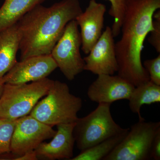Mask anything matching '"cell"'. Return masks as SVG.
I'll return each instance as SVG.
<instances>
[{
  "instance_id": "cell-1",
  "label": "cell",
  "mask_w": 160,
  "mask_h": 160,
  "mask_svg": "<svg viewBox=\"0 0 160 160\" xmlns=\"http://www.w3.org/2000/svg\"><path fill=\"white\" fill-rule=\"evenodd\" d=\"M160 0H131L121 26V39L115 45L118 75L135 87L150 81L143 66L142 52L148 34L153 30V15Z\"/></svg>"
},
{
  "instance_id": "cell-2",
  "label": "cell",
  "mask_w": 160,
  "mask_h": 160,
  "mask_svg": "<svg viewBox=\"0 0 160 160\" xmlns=\"http://www.w3.org/2000/svg\"><path fill=\"white\" fill-rule=\"evenodd\" d=\"M82 12L79 0H62L50 7L38 5L27 12L17 23L20 60L50 54L66 25Z\"/></svg>"
},
{
  "instance_id": "cell-3",
  "label": "cell",
  "mask_w": 160,
  "mask_h": 160,
  "mask_svg": "<svg viewBox=\"0 0 160 160\" xmlns=\"http://www.w3.org/2000/svg\"><path fill=\"white\" fill-rule=\"evenodd\" d=\"M45 96L38 102L30 115L52 127L76 122L82 101L80 97L72 94L66 83L54 81Z\"/></svg>"
},
{
  "instance_id": "cell-4",
  "label": "cell",
  "mask_w": 160,
  "mask_h": 160,
  "mask_svg": "<svg viewBox=\"0 0 160 160\" xmlns=\"http://www.w3.org/2000/svg\"><path fill=\"white\" fill-rule=\"evenodd\" d=\"M53 82L47 78L29 84H5L0 97V119L17 120L29 114Z\"/></svg>"
},
{
  "instance_id": "cell-5",
  "label": "cell",
  "mask_w": 160,
  "mask_h": 160,
  "mask_svg": "<svg viewBox=\"0 0 160 160\" xmlns=\"http://www.w3.org/2000/svg\"><path fill=\"white\" fill-rule=\"evenodd\" d=\"M111 104L99 103L88 115L78 118L73 129V136L78 149L81 152L122 133L127 129L118 125L110 112Z\"/></svg>"
},
{
  "instance_id": "cell-6",
  "label": "cell",
  "mask_w": 160,
  "mask_h": 160,
  "mask_svg": "<svg viewBox=\"0 0 160 160\" xmlns=\"http://www.w3.org/2000/svg\"><path fill=\"white\" fill-rule=\"evenodd\" d=\"M160 130L159 122L139 121L131 126L122 141L103 160H150L152 144Z\"/></svg>"
},
{
  "instance_id": "cell-7",
  "label": "cell",
  "mask_w": 160,
  "mask_h": 160,
  "mask_svg": "<svg viewBox=\"0 0 160 160\" xmlns=\"http://www.w3.org/2000/svg\"><path fill=\"white\" fill-rule=\"evenodd\" d=\"M81 46L78 26L76 20H72L66 25L50 53L58 68L69 81L74 80L84 70L85 62L80 52Z\"/></svg>"
},
{
  "instance_id": "cell-8",
  "label": "cell",
  "mask_w": 160,
  "mask_h": 160,
  "mask_svg": "<svg viewBox=\"0 0 160 160\" xmlns=\"http://www.w3.org/2000/svg\"><path fill=\"white\" fill-rule=\"evenodd\" d=\"M57 130L29 114L17 120L10 144V152L22 155L33 151L44 141L53 138Z\"/></svg>"
},
{
  "instance_id": "cell-9",
  "label": "cell",
  "mask_w": 160,
  "mask_h": 160,
  "mask_svg": "<svg viewBox=\"0 0 160 160\" xmlns=\"http://www.w3.org/2000/svg\"><path fill=\"white\" fill-rule=\"evenodd\" d=\"M114 37L111 27L107 26L99 39L84 58V70L94 74L113 75L118 72Z\"/></svg>"
},
{
  "instance_id": "cell-10",
  "label": "cell",
  "mask_w": 160,
  "mask_h": 160,
  "mask_svg": "<svg viewBox=\"0 0 160 160\" xmlns=\"http://www.w3.org/2000/svg\"><path fill=\"white\" fill-rule=\"evenodd\" d=\"M57 68L51 54L31 57L17 62L2 80L13 85L36 82L47 78Z\"/></svg>"
},
{
  "instance_id": "cell-11",
  "label": "cell",
  "mask_w": 160,
  "mask_h": 160,
  "mask_svg": "<svg viewBox=\"0 0 160 160\" xmlns=\"http://www.w3.org/2000/svg\"><path fill=\"white\" fill-rule=\"evenodd\" d=\"M135 86L120 76L101 74L88 88L87 96L92 102L112 104L129 99Z\"/></svg>"
},
{
  "instance_id": "cell-12",
  "label": "cell",
  "mask_w": 160,
  "mask_h": 160,
  "mask_svg": "<svg viewBox=\"0 0 160 160\" xmlns=\"http://www.w3.org/2000/svg\"><path fill=\"white\" fill-rule=\"evenodd\" d=\"M106 5L96 0H90L86 10L76 19L81 28L82 51L88 54L102 33Z\"/></svg>"
},
{
  "instance_id": "cell-13",
  "label": "cell",
  "mask_w": 160,
  "mask_h": 160,
  "mask_svg": "<svg viewBox=\"0 0 160 160\" xmlns=\"http://www.w3.org/2000/svg\"><path fill=\"white\" fill-rule=\"evenodd\" d=\"M76 122L57 125L56 133L49 142H42L35 149L38 158L70 160L73 155L75 141L73 129Z\"/></svg>"
},
{
  "instance_id": "cell-14",
  "label": "cell",
  "mask_w": 160,
  "mask_h": 160,
  "mask_svg": "<svg viewBox=\"0 0 160 160\" xmlns=\"http://www.w3.org/2000/svg\"><path fill=\"white\" fill-rule=\"evenodd\" d=\"M20 35L17 24L0 32V80L18 62Z\"/></svg>"
},
{
  "instance_id": "cell-15",
  "label": "cell",
  "mask_w": 160,
  "mask_h": 160,
  "mask_svg": "<svg viewBox=\"0 0 160 160\" xmlns=\"http://www.w3.org/2000/svg\"><path fill=\"white\" fill-rule=\"evenodd\" d=\"M46 0H5L0 8V32L18 22L24 15Z\"/></svg>"
},
{
  "instance_id": "cell-16",
  "label": "cell",
  "mask_w": 160,
  "mask_h": 160,
  "mask_svg": "<svg viewBox=\"0 0 160 160\" xmlns=\"http://www.w3.org/2000/svg\"><path fill=\"white\" fill-rule=\"evenodd\" d=\"M128 100L131 111L138 115L139 121L145 120L141 116V107L144 105L160 102V86L150 81L141 84L135 87Z\"/></svg>"
},
{
  "instance_id": "cell-17",
  "label": "cell",
  "mask_w": 160,
  "mask_h": 160,
  "mask_svg": "<svg viewBox=\"0 0 160 160\" xmlns=\"http://www.w3.org/2000/svg\"><path fill=\"white\" fill-rule=\"evenodd\" d=\"M128 128L122 133L116 135L101 142L81 153L71 160H103L118 145L126 136L129 131Z\"/></svg>"
},
{
  "instance_id": "cell-18",
  "label": "cell",
  "mask_w": 160,
  "mask_h": 160,
  "mask_svg": "<svg viewBox=\"0 0 160 160\" xmlns=\"http://www.w3.org/2000/svg\"><path fill=\"white\" fill-rule=\"evenodd\" d=\"M111 4L109 14L114 18L111 29L114 38L117 37L121 33L122 23L127 6L131 0H106Z\"/></svg>"
},
{
  "instance_id": "cell-19",
  "label": "cell",
  "mask_w": 160,
  "mask_h": 160,
  "mask_svg": "<svg viewBox=\"0 0 160 160\" xmlns=\"http://www.w3.org/2000/svg\"><path fill=\"white\" fill-rule=\"evenodd\" d=\"M17 120L0 119V155L10 152V144Z\"/></svg>"
},
{
  "instance_id": "cell-20",
  "label": "cell",
  "mask_w": 160,
  "mask_h": 160,
  "mask_svg": "<svg viewBox=\"0 0 160 160\" xmlns=\"http://www.w3.org/2000/svg\"><path fill=\"white\" fill-rule=\"evenodd\" d=\"M143 66L149 73L150 81L160 86V53L157 57L146 60Z\"/></svg>"
},
{
  "instance_id": "cell-21",
  "label": "cell",
  "mask_w": 160,
  "mask_h": 160,
  "mask_svg": "<svg viewBox=\"0 0 160 160\" xmlns=\"http://www.w3.org/2000/svg\"><path fill=\"white\" fill-rule=\"evenodd\" d=\"M153 30L150 32L148 39L149 43L160 53V10H158L153 15Z\"/></svg>"
},
{
  "instance_id": "cell-22",
  "label": "cell",
  "mask_w": 160,
  "mask_h": 160,
  "mask_svg": "<svg viewBox=\"0 0 160 160\" xmlns=\"http://www.w3.org/2000/svg\"><path fill=\"white\" fill-rule=\"evenodd\" d=\"M150 159L160 160V130L155 137L150 150Z\"/></svg>"
},
{
  "instance_id": "cell-23",
  "label": "cell",
  "mask_w": 160,
  "mask_h": 160,
  "mask_svg": "<svg viewBox=\"0 0 160 160\" xmlns=\"http://www.w3.org/2000/svg\"><path fill=\"white\" fill-rule=\"evenodd\" d=\"M37 156L35 150L27 152L26 153L19 156L18 158L13 159V160H38Z\"/></svg>"
},
{
  "instance_id": "cell-24",
  "label": "cell",
  "mask_w": 160,
  "mask_h": 160,
  "mask_svg": "<svg viewBox=\"0 0 160 160\" xmlns=\"http://www.w3.org/2000/svg\"><path fill=\"white\" fill-rule=\"evenodd\" d=\"M4 85L5 83L3 82L2 81V79L0 80V97H1V95L2 93L3 88H4Z\"/></svg>"
}]
</instances>
